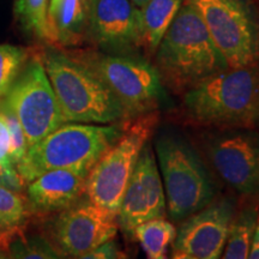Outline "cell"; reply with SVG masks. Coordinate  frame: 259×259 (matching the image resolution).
Wrapping results in <instances>:
<instances>
[{
  "label": "cell",
  "instance_id": "cb8c5ba5",
  "mask_svg": "<svg viewBox=\"0 0 259 259\" xmlns=\"http://www.w3.org/2000/svg\"><path fill=\"white\" fill-rule=\"evenodd\" d=\"M0 112L4 115L6 125H8L10 138H11V150H10V162L12 164H17L28 150L27 138H25L24 131L22 125L19 124L14 113L9 111L5 107L0 106Z\"/></svg>",
  "mask_w": 259,
  "mask_h": 259
},
{
  "label": "cell",
  "instance_id": "ac0fdd59",
  "mask_svg": "<svg viewBox=\"0 0 259 259\" xmlns=\"http://www.w3.org/2000/svg\"><path fill=\"white\" fill-rule=\"evenodd\" d=\"M185 0H149L142 8L144 48L155 53Z\"/></svg>",
  "mask_w": 259,
  "mask_h": 259
},
{
  "label": "cell",
  "instance_id": "484cf974",
  "mask_svg": "<svg viewBox=\"0 0 259 259\" xmlns=\"http://www.w3.org/2000/svg\"><path fill=\"white\" fill-rule=\"evenodd\" d=\"M10 150H11V138L4 115L0 112V163H11Z\"/></svg>",
  "mask_w": 259,
  "mask_h": 259
},
{
  "label": "cell",
  "instance_id": "4316f807",
  "mask_svg": "<svg viewBox=\"0 0 259 259\" xmlns=\"http://www.w3.org/2000/svg\"><path fill=\"white\" fill-rule=\"evenodd\" d=\"M247 259H259V212L257 216V222H255V228L252 238L250 252H248Z\"/></svg>",
  "mask_w": 259,
  "mask_h": 259
},
{
  "label": "cell",
  "instance_id": "4dcf8cb0",
  "mask_svg": "<svg viewBox=\"0 0 259 259\" xmlns=\"http://www.w3.org/2000/svg\"><path fill=\"white\" fill-rule=\"evenodd\" d=\"M58 2H59V0H51V4H50V8H51V6H54V5H56Z\"/></svg>",
  "mask_w": 259,
  "mask_h": 259
},
{
  "label": "cell",
  "instance_id": "1f68e13d",
  "mask_svg": "<svg viewBox=\"0 0 259 259\" xmlns=\"http://www.w3.org/2000/svg\"><path fill=\"white\" fill-rule=\"evenodd\" d=\"M257 128L259 130V107H258V118H257Z\"/></svg>",
  "mask_w": 259,
  "mask_h": 259
},
{
  "label": "cell",
  "instance_id": "277c9868",
  "mask_svg": "<svg viewBox=\"0 0 259 259\" xmlns=\"http://www.w3.org/2000/svg\"><path fill=\"white\" fill-rule=\"evenodd\" d=\"M40 57L65 121L109 125L126 120L119 100L87 65L56 47Z\"/></svg>",
  "mask_w": 259,
  "mask_h": 259
},
{
  "label": "cell",
  "instance_id": "3957f363",
  "mask_svg": "<svg viewBox=\"0 0 259 259\" xmlns=\"http://www.w3.org/2000/svg\"><path fill=\"white\" fill-rule=\"evenodd\" d=\"M259 61L228 67L183 94V112L193 124L208 128L257 127Z\"/></svg>",
  "mask_w": 259,
  "mask_h": 259
},
{
  "label": "cell",
  "instance_id": "9c48e42d",
  "mask_svg": "<svg viewBox=\"0 0 259 259\" xmlns=\"http://www.w3.org/2000/svg\"><path fill=\"white\" fill-rule=\"evenodd\" d=\"M229 67L259 61V19L250 0H187Z\"/></svg>",
  "mask_w": 259,
  "mask_h": 259
},
{
  "label": "cell",
  "instance_id": "f546056e",
  "mask_svg": "<svg viewBox=\"0 0 259 259\" xmlns=\"http://www.w3.org/2000/svg\"><path fill=\"white\" fill-rule=\"evenodd\" d=\"M0 259H10L8 252L3 250V248H0Z\"/></svg>",
  "mask_w": 259,
  "mask_h": 259
},
{
  "label": "cell",
  "instance_id": "30bf717a",
  "mask_svg": "<svg viewBox=\"0 0 259 259\" xmlns=\"http://www.w3.org/2000/svg\"><path fill=\"white\" fill-rule=\"evenodd\" d=\"M0 106L17 118L28 148L66 124L40 54L29 58Z\"/></svg>",
  "mask_w": 259,
  "mask_h": 259
},
{
  "label": "cell",
  "instance_id": "52a82bcc",
  "mask_svg": "<svg viewBox=\"0 0 259 259\" xmlns=\"http://www.w3.org/2000/svg\"><path fill=\"white\" fill-rule=\"evenodd\" d=\"M197 147L212 174L238 198L259 205V130L208 128Z\"/></svg>",
  "mask_w": 259,
  "mask_h": 259
},
{
  "label": "cell",
  "instance_id": "603a6c76",
  "mask_svg": "<svg viewBox=\"0 0 259 259\" xmlns=\"http://www.w3.org/2000/svg\"><path fill=\"white\" fill-rule=\"evenodd\" d=\"M30 52L23 47L0 45V100L4 97L22 69L29 60Z\"/></svg>",
  "mask_w": 259,
  "mask_h": 259
},
{
  "label": "cell",
  "instance_id": "ffe728a7",
  "mask_svg": "<svg viewBox=\"0 0 259 259\" xmlns=\"http://www.w3.org/2000/svg\"><path fill=\"white\" fill-rule=\"evenodd\" d=\"M176 234L173 222L163 216L136 227L132 238L139 242L148 259H167L168 248L173 245Z\"/></svg>",
  "mask_w": 259,
  "mask_h": 259
},
{
  "label": "cell",
  "instance_id": "d4e9b609",
  "mask_svg": "<svg viewBox=\"0 0 259 259\" xmlns=\"http://www.w3.org/2000/svg\"><path fill=\"white\" fill-rule=\"evenodd\" d=\"M121 254L118 242L114 239H112V240L100 245L99 247L85 252L76 259H119Z\"/></svg>",
  "mask_w": 259,
  "mask_h": 259
},
{
  "label": "cell",
  "instance_id": "8fae6325",
  "mask_svg": "<svg viewBox=\"0 0 259 259\" xmlns=\"http://www.w3.org/2000/svg\"><path fill=\"white\" fill-rule=\"evenodd\" d=\"M118 228L116 213L96 205L85 196L57 212L47 222L44 236L61 259H76L114 239Z\"/></svg>",
  "mask_w": 259,
  "mask_h": 259
},
{
  "label": "cell",
  "instance_id": "44dd1931",
  "mask_svg": "<svg viewBox=\"0 0 259 259\" xmlns=\"http://www.w3.org/2000/svg\"><path fill=\"white\" fill-rule=\"evenodd\" d=\"M15 15L28 34L47 42L48 0H16Z\"/></svg>",
  "mask_w": 259,
  "mask_h": 259
},
{
  "label": "cell",
  "instance_id": "7a4b0ae2",
  "mask_svg": "<svg viewBox=\"0 0 259 259\" xmlns=\"http://www.w3.org/2000/svg\"><path fill=\"white\" fill-rule=\"evenodd\" d=\"M154 54V65L163 85L179 95L229 67L198 11L187 0Z\"/></svg>",
  "mask_w": 259,
  "mask_h": 259
},
{
  "label": "cell",
  "instance_id": "8992f818",
  "mask_svg": "<svg viewBox=\"0 0 259 259\" xmlns=\"http://www.w3.org/2000/svg\"><path fill=\"white\" fill-rule=\"evenodd\" d=\"M70 56L93 70L119 100L126 120L167 106L169 97L155 65L138 53L73 51Z\"/></svg>",
  "mask_w": 259,
  "mask_h": 259
},
{
  "label": "cell",
  "instance_id": "e0dca14e",
  "mask_svg": "<svg viewBox=\"0 0 259 259\" xmlns=\"http://www.w3.org/2000/svg\"><path fill=\"white\" fill-rule=\"evenodd\" d=\"M0 248L10 259H61L44 234H29L27 223L0 231Z\"/></svg>",
  "mask_w": 259,
  "mask_h": 259
},
{
  "label": "cell",
  "instance_id": "d6a6232c",
  "mask_svg": "<svg viewBox=\"0 0 259 259\" xmlns=\"http://www.w3.org/2000/svg\"><path fill=\"white\" fill-rule=\"evenodd\" d=\"M119 259H128V258H127V257H126V255H125V254H121V255H120V258H119Z\"/></svg>",
  "mask_w": 259,
  "mask_h": 259
},
{
  "label": "cell",
  "instance_id": "2e32d148",
  "mask_svg": "<svg viewBox=\"0 0 259 259\" xmlns=\"http://www.w3.org/2000/svg\"><path fill=\"white\" fill-rule=\"evenodd\" d=\"M47 22L51 47L78 46L87 37L88 0H59L48 8Z\"/></svg>",
  "mask_w": 259,
  "mask_h": 259
},
{
  "label": "cell",
  "instance_id": "7c38bea8",
  "mask_svg": "<svg viewBox=\"0 0 259 259\" xmlns=\"http://www.w3.org/2000/svg\"><path fill=\"white\" fill-rule=\"evenodd\" d=\"M239 206L234 193H220L205 208L180 222L173 250L197 259H220Z\"/></svg>",
  "mask_w": 259,
  "mask_h": 259
},
{
  "label": "cell",
  "instance_id": "4fadbf2b",
  "mask_svg": "<svg viewBox=\"0 0 259 259\" xmlns=\"http://www.w3.org/2000/svg\"><path fill=\"white\" fill-rule=\"evenodd\" d=\"M87 37L106 53H138L144 47L142 10L131 0H88Z\"/></svg>",
  "mask_w": 259,
  "mask_h": 259
},
{
  "label": "cell",
  "instance_id": "ba28073f",
  "mask_svg": "<svg viewBox=\"0 0 259 259\" xmlns=\"http://www.w3.org/2000/svg\"><path fill=\"white\" fill-rule=\"evenodd\" d=\"M160 114L148 113L124 120V131L89 171L85 194L89 200L118 213L122 196L142 149L153 137Z\"/></svg>",
  "mask_w": 259,
  "mask_h": 259
},
{
  "label": "cell",
  "instance_id": "5bb4252c",
  "mask_svg": "<svg viewBox=\"0 0 259 259\" xmlns=\"http://www.w3.org/2000/svg\"><path fill=\"white\" fill-rule=\"evenodd\" d=\"M167 215L163 184L155 157L153 143L148 141L139 154L116 213L119 228L132 238L142 223Z\"/></svg>",
  "mask_w": 259,
  "mask_h": 259
},
{
  "label": "cell",
  "instance_id": "7402d4cb",
  "mask_svg": "<svg viewBox=\"0 0 259 259\" xmlns=\"http://www.w3.org/2000/svg\"><path fill=\"white\" fill-rule=\"evenodd\" d=\"M30 213L25 196L0 185V231L24 225Z\"/></svg>",
  "mask_w": 259,
  "mask_h": 259
},
{
  "label": "cell",
  "instance_id": "9a60e30c",
  "mask_svg": "<svg viewBox=\"0 0 259 259\" xmlns=\"http://www.w3.org/2000/svg\"><path fill=\"white\" fill-rule=\"evenodd\" d=\"M89 170L54 169L27 184L25 198L35 215H50L70 208L85 197Z\"/></svg>",
  "mask_w": 259,
  "mask_h": 259
},
{
  "label": "cell",
  "instance_id": "f1b7e54d",
  "mask_svg": "<svg viewBox=\"0 0 259 259\" xmlns=\"http://www.w3.org/2000/svg\"><path fill=\"white\" fill-rule=\"evenodd\" d=\"M131 2L134 3L136 6H138L139 9H142V8H144L145 5H147V3L149 2V0H131Z\"/></svg>",
  "mask_w": 259,
  "mask_h": 259
},
{
  "label": "cell",
  "instance_id": "5b68a950",
  "mask_svg": "<svg viewBox=\"0 0 259 259\" xmlns=\"http://www.w3.org/2000/svg\"><path fill=\"white\" fill-rule=\"evenodd\" d=\"M122 131L124 121L109 125L66 122L29 147L16 168L25 184L54 169L90 171Z\"/></svg>",
  "mask_w": 259,
  "mask_h": 259
},
{
  "label": "cell",
  "instance_id": "6da1fadb",
  "mask_svg": "<svg viewBox=\"0 0 259 259\" xmlns=\"http://www.w3.org/2000/svg\"><path fill=\"white\" fill-rule=\"evenodd\" d=\"M154 153L166 196L167 216L180 223L221 193L220 183L202 153L180 128L157 125Z\"/></svg>",
  "mask_w": 259,
  "mask_h": 259
},
{
  "label": "cell",
  "instance_id": "83f0119b",
  "mask_svg": "<svg viewBox=\"0 0 259 259\" xmlns=\"http://www.w3.org/2000/svg\"><path fill=\"white\" fill-rule=\"evenodd\" d=\"M171 259H197V258H194V257H192V255H190L187 253H184V252L174 251Z\"/></svg>",
  "mask_w": 259,
  "mask_h": 259
},
{
  "label": "cell",
  "instance_id": "d6986e66",
  "mask_svg": "<svg viewBox=\"0 0 259 259\" xmlns=\"http://www.w3.org/2000/svg\"><path fill=\"white\" fill-rule=\"evenodd\" d=\"M259 212L258 204L244 202L239 206L231 233L220 259H247Z\"/></svg>",
  "mask_w": 259,
  "mask_h": 259
}]
</instances>
